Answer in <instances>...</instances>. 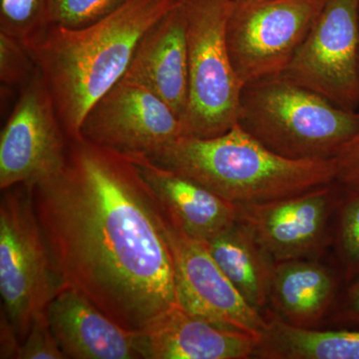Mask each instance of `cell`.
Segmentation results:
<instances>
[{"instance_id": "5bb4252c", "label": "cell", "mask_w": 359, "mask_h": 359, "mask_svg": "<svg viewBox=\"0 0 359 359\" xmlns=\"http://www.w3.org/2000/svg\"><path fill=\"white\" fill-rule=\"evenodd\" d=\"M136 340L141 358L247 359L261 339L217 327L179 306L136 334Z\"/></svg>"}, {"instance_id": "277c9868", "label": "cell", "mask_w": 359, "mask_h": 359, "mask_svg": "<svg viewBox=\"0 0 359 359\" xmlns=\"http://www.w3.org/2000/svg\"><path fill=\"white\" fill-rule=\"evenodd\" d=\"M237 124L280 157L330 160L358 133L359 112L280 74L244 85Z\"/></svg>"}, {"instance_id": "44dd1931", "label": "cell", "mask_w": 359, "mask_h": 359, "mask_svg": "<svg viewBox=\"0 0 359 359\" xmlns=\"http://www.w3.org/2000/svg\"><path fill=\"white\" fill-rule=\"evenodd\" d=\"M128 0H48L49 27H86L107 18Z\"/></svg>"}, {"instance_id": "cb8c5ba5", "label": "cell", "mask_w": 359, "mask_h": 359, "mask_svg": "<svg viewBox=\"0 0 359 359\" xmlns=\"http://www.w3.org/2000/svg\"><path fill=\"white\" fill-rule=\"evenodd\" d=\"M339 242L347 269L359 271V193H351L339 214Z\"/></svg>"}, {"instance_id": "ac0fdd59", "label": "cell", "mask_w": 359, "mask_h": 359, "mask_svg": "<svg viewBox=\"0 0 359 359\" xmlns=\"http://www.w3.org/2000/svg\"><path fill=\"white\" fill-rule=\"evenodd\" d=\"M204 243L233 287L250 306L261 311L269 301L276 262L249 228L237 221Z\"/></svg>"}, {"instance_id": "9c48e42d", "label": "cell", "mask_w": 359, "mask_h": 359, "mask_svg": "<svg viewBox=\"0 0 359 359\" xmlns=\"http://www.w3.org/2000/svg\"><path fill=\"white\" fill-rule=\"evenodd\" d=\"M70 139L39 70L22 88L0 135V189L34 186L65 167Z\"/></svg>"}, {"instance_id": "7a4b0ae2", "label": "cell", "mask_w": 359, "mask_h": 359, "mask_svg": "<svg viewBox=\"0 0 359 359\" xmlns=\"http://www.w3.org/2000/svg\"><path fill=\"white\" fill-rule=\"evenodd\" d=\"M184 0H128L86 27H49L28 47L65 133L79 140L90 108L124 76L143 35Z\"/></svg>"}, {"instance_id": "9a60e30c", "label": "cell", "mask_w": 359, "mask_h": 359, "mask_svg": "<svg viewBox=\"0 0 359 359\" xmlns=\"http://www.w3.org/2000/svg\"><path fill=\"white\" fill-rule=\"evenodd\" d=\"M127 157L167 219L187 235L207 241L238 221L235 204L198 182L160 166L146 156Z\"/></svg>"}, {"instance_id": "30bf717a", "label": "cell", "mask_w": 359, "mask_h": 359, "mask_svg": "<svg viewBox=\"0 0 359 359\" xmlns=\"http://www.w3.org/2000/svg\"><path fill=\"white\" fill-rule=\"evenodd\" d=\"M185 135L183 122L150 89L121 79L82 122L83 140L123 155L151 157Z\"/></svg>"}, {"instance_id": "7c38bea8", "label": "cell", "mask_w": 359, "mask_h": 359, "mask_svg": "<svg viewBox=\"0 0 359 359\" xmlns=\"http://www.w3.org/2000/svg\"><path fill=\"white\" fill-rule=\"evenodd\" d=\"M334 184L269 202L236 205L238 221L278 262L316 259L327 244L337 205Z\"/></svg>"}, {"instance_id": "8992f818", "label": "cell", "mask_w": 359, "mask_h": 359, "mask_svg": "<svg viewBox=\"0 0 359 359\" xmlns=\"http://www.w3.org/2000/svg\"><path fill=\"white\" fill-rule=\"evenodd\" d=\"M189 56L188 108L185 135L212 138L238 121L244 84L226 44L231 0H187Z\"/></svg>"}, {"instance_id": "d6986e66", "label": "cell", "mask_w": 359, "mask_h": 359, "mask_svg": "<svg viewBox=\"0 0 359 359\" xmlns=\"http://www.w3.org/2000/svg\"><path fill=\"white\" fill-rule=\"evenodd\" d=\"M255 355L269 359H359V330H314L271 316Z\"/></svg>"}, {"instance_id": "d4e9b609", "label": "cell", "mask_w": 359, "mask_h": 359, "mask_svg": "<svg viewBox=\"0 0 359 359\" xmlns=\"http://www.w3.org/2000/svg\"><path fill=\"white\" fill-rule=\"evenodd\" d=\"M335 183L351 193H359V130L334 158Z\"/></svg>"}, {"instance_id": "e0dca14e", "label": "cell", "mask_w": 359, "mask_h": 359, "mask_svg": "<svg viewBox=\"0 0 359 359\" xmlns=\"http://www.w3.org/2000/svg\"><path fill=\"white\" fill-rule=\"evenodd\" d=\"M335 292L334 276L316 259H289L273 266L269 302L290 325L316 327L330 311Z\"/></svg>"}, {"instance_id": "ffe728a7", "label": "cell", "mask_w": 359, "mask_h": 359, "mask_svg": "<svg viewBox=\"0 0 359 359\" xmlns=\"http://www.w3.org/2000/svg\"><path fill=\"white\" fill-rule=\"evenodd\" d=\"M48 28V0H0V32L25 48L41 39Z\"/></svg>"}, {"instance_id": "3957f363", "label": "cell", "mask_w": 359, "mask_h": 359, "mask_svg": "<svg viewBox=\"0 0 359 359\" xmlns=\"http://www.w3.org/2000/svg\"><path fill=\"white\" fill-rule=\"evenodd\" d=\"M148 158L235 205L283 199L335 183L334 159L280 157L238 124L212 138L183 135Z\"/></svg>"}, {"instance_id": "8fae6325", "label": "cell", "mask_w": 359, "mask_h": 359, "mask_svg": "<svg viewBox=\"0 0 359 359\" xmlns=\"http://www.w3.org/2000/svg\"><path fill=\"white\" fill-rule=\"evenodd\" d=\"M161 212L173 257L180 306L217 327L262 339L268 320L261 311L233 287L204 241L187 235Z\"/></svg>"}, {"instance_id": "603a6c76", "label": "cell", "mask_w": 359, "mask_h": 359, "mask_svg": "<svg viewBox=\"0 0 359 359\" xmlns=\"http://www.w3.org/2000/svg\"><path fill=\"white\" fill-rule=\"evenodd\" d=\"M65 353L59 347L52 334L46 311L35 316L26 334L21 341L16 359H65Z\"/></svg>"}, {"instance_id": "7402d4cb", "label": "cell", "mask_w": 359, "mask_h": 359, "mask_svg": "<svg viewBox=\"0 0 359 359\" xmlns=\"http://www.w3.org/2000/svg\"><path fill=\"white\" fill-rule=\"evenodd\" d=\"M36 70L27 49L18 40L0 32V80L8 86H23Z\"/></svg>"}, {"instance_id": "484cf974", "label": "cell", "mask_w": 359, "mask_h": 359, "mask_svg": "<svg viewBox=\"0 0 359 359\" xmlns=\"http://www.w3.org/2000/svg\"><path fill=\"white\" fill-rule=\"evenodd\" d=\"M0 337H1V348L0 358L2 359L16 358L21 340L16 334L15 330L7 318L6 313L1 309V323H0Z\"/></svg>"}, {"instance_id": "52a82bcc", "label": "cell", "mask_w": 359, "mask_h": 359, "mask_svg": "<svg viewBox=\"0 0 359 359\" xmlns=\"http://www.w3.org/2000/svg\"><path fill=\"white\" fill-rule=\"evenodd\" d=\"M325 1L231 0L226 44L242 83L283 74Z\"/></svg>"}, {"instance_id": "4fadbf2b", "label": "cell", "mask_w": 359, "mask_h": 359, "mask_svg": "<svg viewBox=\"0 0 359 359\" xmlns=\"http://www.w3.org/2000/svg\"><path fill=\"white\" fill-rule=\"evenodd\" d=\"M187 0L143 35L122 79L140 84L185 119L189 97Z\"/></svg>"}, {"instance_id": "ba28073f", "label": "cell", "mask_w": 359, "mask_h": 359, "mask_svg": "<svg viewBox=\"0 0 359 359\" xmlns=\"http://www.w3.org/2000/svg\"><path fill=\"white\" fill-rule=\"evenodd\" d=\"M358 54L359 0H325L283 75L358 112Z\"/></svg>"}, {"instance_id": "2e32d148", "label": "cell", "mask_w": 359, "mask_h": 359, "mask_svg": "<svg viewBox=\"0 0 359 359\" xmlns=\"http://www.w3.org/2000/svg\"><path fill=\"white\" fill-rule=\"evenodd\" d=\"M66 358L139 359L136 334L125 330L77 290L65 287L46 309Z\"/></svg>"}, {"instance_id": "6da1fadb", "label": "cell", "mask_w": 359, "mask_h": 359, "mask_svg": "<svg viewBox=\"0 0 359 359\" xmlns=\"http://www.w3.org/2000/svg\"><path fill=\"white\" fill-rule=\"evenodd\" d=\"M32 193L65 287L134 334L179 308L162 212L126 155L70 140L65 167Z\"/></svg>"}, {"instance_id": "4316f807", "label": "cell", "mask_w": 359, "mask_h": 359, "mask_svg": "<svg viewBox=\"0 0 359 359\" xmlns=\"http://www.w3.org/2000/svg\"><path fill=\"white\" fill-rule=\"evenodd\" d=\"M344 316L349 320L359 321V282L347 292Z\"/></svg>"}, {"instance_id": "83f0119b", "label": "cell", "mask_w": 359, "mask_h": 359, "mask_svg": "<svg viewBox=\"0 0 359 359\" xmlns=\"http://www.w3.org/2000/svg\"><path fill=\"white\" fill-rule=\"evenodd\" d=\"M358 74H359V54H358Z\"/></svg>"}, {"instance_id": "5b68a950", "label": "cell", "mask_w": 359, "mask_h": 359, "mask_svg": "<svg viewBox=\"0 0 359 359\" xmlns=\"http://www.w3.org/2000/svg\"><path fill=\"white\" fill-rule=\"evenodd\" d=\"M65 289L42 230L32 186L2 191L0 201V294L2 309L21 341L33 320Z\"/></svg>"}]
</instances>
